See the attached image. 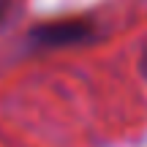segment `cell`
Listing matches in <instances>:
<instances>
[{
	"label": "cell",
	"mask_w": 147,
	"mask_h": 147,
	"mask_svg": "<svg viewBox=\"0 0 147 147\" xmlns=\"http://www.w3.org/2000/svg\"><path fill=\"white\" fill-rule=\"evenodd\" d=\"M139 71H142V76L147 79V44H144V49H142V57H139Z\"/></svg>",
	"instance_id": "obj_2"
},
{
	"label": "cell",
	"mask_w": 147,
	"mask_h": 147,
	"mask_svg": "<svg viewBox=\"0 0 147 147\" xmlns=\"http://www.w3.org/2000/svg\"><path fill=\"white\" fill-rule=\"evenodd\" d=\"M93 36V25L87 19H60V22H47L30 30V41L38 49H60V47H74L82 44Z\"/></svg>",
	"instance_id": "obj_1"
}]
</instances>
